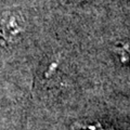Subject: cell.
<instances>
[{"mask_svg":"<svg viewBox=\"0 0 130 130\" xmlns=\"http://www.w3.org/2000/svg\"><path fill=\"white\" fill-rule=\"evenodd\" d=\"M23 21L14 13L0 15V39L6 42H13L23 32Z\"/></svg>","mask_w":130,"mask_h":130,"instance_id":"6da1fadb","label":"cell"},{"mask_svg":"<svg viewBox=\"0 0 130 130\" xmlns=\"http://www.w3.org/2000/svg\"><path fill=\"white\" fill-rule=\"evenodd\" d=\"M116 52L119 60L126 65H130V42H123L116 46Z\"/></svg>","mask_w":130,"mask_h":130,"instance_id":"7a4b0ae2","label":"cell"}]
</instances>
